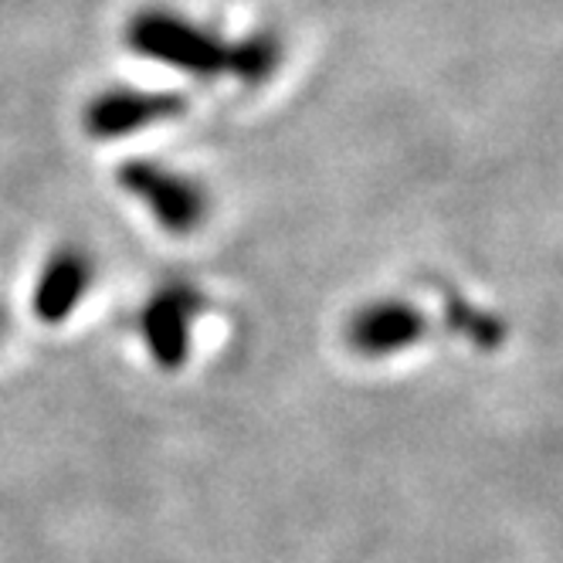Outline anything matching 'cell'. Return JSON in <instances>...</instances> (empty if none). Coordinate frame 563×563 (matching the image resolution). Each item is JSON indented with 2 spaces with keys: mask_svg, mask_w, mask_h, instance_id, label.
<instances>
[{
  "mask_svg": "<svg viewBox=\"0 0 563 563\" xmlns=\"http://www.w3.org/2000/svg\"><path fill=\"white\" fill-rule=\"evenodd\" d=\"M126 48L190 78H218L228 68V42L167 8L136 11L126 24Z\"/></svg>",
  "mask_w": 563,
  "mask_h": 563,
  "instance_id": "obj_1",
  "label": "cell"
},
{
  "mask_svg": "<svg viewBox=\"0 0 563 563\" xmlns=\"http://www.w3.org/2000/svg\"><path fill=\"white\" fill-rule=\"evenodd\" d=\"M115 184L150 211V218L170 234H194L208 218V194L197 180L156 164V159H126L115 167Z\"/></svg>",
  "mask_w": 563,
  "mask_h": 563,
  "instance_id": "obj_2",
  "label": "cell"
},
{
  "mask_svg": "<svg viewBox=\"0 0 563 563\" xmlns=\"http://www.w3.org/2000/svg\"><path fill=\"white\" fill-rule=\"evenodd\" d=\"M184 112L187 99L174 89H109L86 106L82 126L92 140H123L164 126Z\"/></svg>",
  "mask_w": 563,
  "mask_h": 563,
  "instance_id": "obj_3",
  "label": "cell"
},
{
  "mask_svg": "<svg viewBox=\"0 0 563 563\" xmlns=\"http://www.w3.org/2000/svg\"><path fill=\"white\" fill-rule=\"evenodd\" d=\"M428 333V316L408 299H377L353 312L346 343L356 356L384 360L418 346Z\"/></svg>",
  "mask_w": 563,
  "mask_h": 563,
  "instance_id": "obj_4",
  "label": "cell"
},
{
  "mask_svg": "<svg viewBox=\"0 0 563 563\" xmlns=\"http://www.w3.org/2000/svg\"><path fill=\"white\" fill-rule=\"evenodd\" d=\"M200 309V299L187 286L159 289L140 316V333L150 360L159 371H184L190 356V323Z\"/></svg>",
  "mask_w": 563,
  "mask_h": 563,
  "instance_id": "obj_5",
  "label": "cell"
},
{
  "mask_svg": "<svg viewBox=\"0 0 563 563\" xmlns=\"http://www.w3.org/2000/svg\"><path fill=\"white\" fill-rule=\"evenodd\" d=\"M92 286V262L86 252L78 249H62L55 252L45 268L37 272L34 292H31V312L37 323L58 327L78 309Z\"/></svg>",
  "mask_w": 563,
  "mask_h": 563,
  "instance_id": "obj_6",
  "label": "cell"
},
{
  "mask_svg": "<svg viewBox=\"0 0 563 563\" xmlns=\"http://www.w3.org/2000/svg\"><path fill=\"white\" fill-rule=\"evenodd\" d=\"M282 62V45L278 37L268 31H255L249 37H241L238 45H228V68L224 75H234L245 86H262L275 75Z\"/></svg>",
  "mask_w": 563,
  "mask_h": 563,
  "instance_id": "obj_7",
  "label": "cell"
},
{
  "mask_svg": "<svg viewBox=\"0 0 563 563\" xmlns=\"http://www.w3.org/2000/svg\"><path fill=\"white\" fill-rule=\"evenodd\" d=\"M449 323L455 330H462L475 346L493 350V346L503 343V323H499V319L489 316V312H482V309L465 306L462 299H449Z\"/></svg>",
  "mask_w": 563,
  "mask_h": 563,
  "instance_id": "obj_8",
  "label": "cell"
},
{
  "mask_svg": "<svg viewBox=\"0 0 563 563\" xmlns=\"http://www.w3.org/2000/svg\"><path fill=\"white\" fill-rule=\"evenodd\" d=\"M0 333H4V316H0Z\"/></svg>",
  "mask_w": 563,
  "mask_h": 563,
  "instance_id": "obj_9",
  "label": "cell"
}]
</instances>
